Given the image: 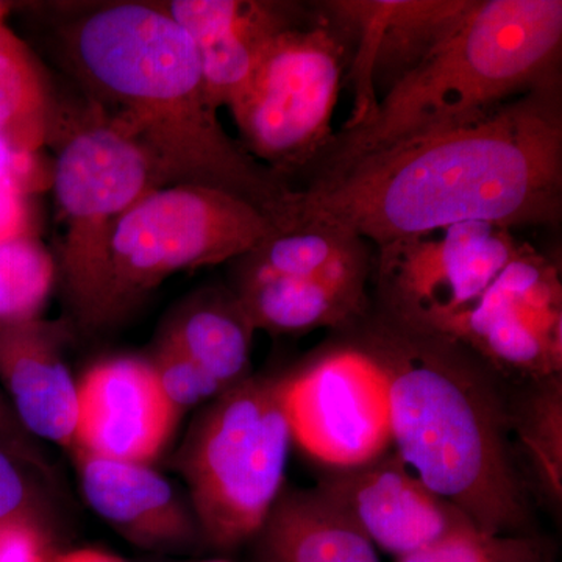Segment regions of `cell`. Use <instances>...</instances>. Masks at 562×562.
Listing matches in <instances>:
<instances>
[{"instance_id":"2","label":"cell","mask_w":562,"mask_h":562,"mask_svg":"<svg viewBox=\"0 0 562 562\" xmlns=\"http://www.w3.org/2000/svg\"><path fill=\"white\" fill-rule=\"evenodd\" d=\"M61 29L63 55L103 116L146 151L165 187L244 199L281 231L294 188L222 127L198 46L158 2L91 3Z\"/></svg>"},{"instance_id":"3","label":"cell","mask_w":562,"mask_h":562,"mask_svg":"<svg viewBox=\"0 0 562 562\" xmlns=\"http://www.w3.org/2000/svg\"><path fill=\"white\" fill-rule=\"evenodd\" d=\"M390 387L392 446L413 472L486 535H517L528 497L509 447V413L468 349L392 319L362 347Z\"/></svg>"},{"instance_id":"26","label":"cell","mask_w":562,"mask_h":562,"mask_svg":"<svg viewBox=\"0 0 562 562\" xmlns=\"http://www.w3.org/2000/svg\"><path fill=\"white\" fill-rule=\"evenodd\" d=\"M149 362L162 392L180 417L224 392L205 369L161 336Z\"/></svg>"},{"instance_id":"6","label":"cell","mask_w":562,"mask_h":562,"mask_svg":"<svg viewBox=\"0 0 562 562\" xmlns=\"http://www.w3.org/2000/svg\"><path fill=\"white\" fill-rule=\"evenodd\" d=\"M79 117L52 111L49 140L57 143L52 187L66 224L60 272L70 313L81 327H106L110 250L122 214L165 188L138 144L87 101Z\"/></svg>"},{"instance_id":"10","label":"cell","mask_w":562,"mask_h":562,"mask_svg":"<svg viewBox=\"0 0 562 562\" xmlns=\"http://www.w3.org/2000/svg\"><path fill=\"white\" fill-rule=\"evenodd\" d=\"M280 391L292 441L314 460L353 468L392 449L386 375L364 349L327 355Z\"/></svg>"},{"instance_id":"16","label":"cell","mask_w":562,"mask_h":562,"mask_svg":"<svg viewBox=\"0 0 562 562\" xmlns=\"http://www.w3.org/2000/svg\"><path fill=\"white\" fill-rule=\"evenodd\" d=\"M61 333L44 319L0 327V382L25 431L70 452L79 383L63 360Z\"/></svg>"},{"instance_id":"4","label":"cell","mask_w":562,"mask_h":562,"mask_svg":"<svg viewBox=\"0 0 562 562\" xmlns=\"http://www.w3.org/2000/svg\"><path fill=\"white\" fill-rule=\"evenodd\" d=\"M561 49L560 0H472L371 121L335 133L312 173L519 98L560 76Z\"/></svg>"},{"instance_id":"12","label":"cell","mask_w":562,"mask_h":562,"mask_svg":"<svg viewBox=\"0 0 562 562\" xmlns=\"http://www.w3.org/2000/svg\"><path fill=\"white\" fill-rule=\"evenodd\" d=\"M316 490L373 547L397 560L476 528L457 506L422 482L394 449L364 464L333 469Z\"/></svg>"},{"instance_id":"17","label":"cell","mask_w":562,"mask_h":562,"mask_svg":"<svg viewBox=\"0 0 562 562\" xmlns=\"http://www.w3.org/2000/svg\"><path fill=\"white\" fill-rule=\"evenodd\" d=\"M371 272L369 247L313 277L243 273L235 292L251 327L295 335L339 327L366 310V281Z\"/></svg>"},{"instance_id":"9","label":"cell","mask_w":562,"mask_h":562,"mask_svg":"<svg viewBox=\"0 0 562 562\" xmlns=\"http://www.w3.org/2000/svg\"><path fill=\"white\" fill-rule=\"evenodd\" d=\"M509 228L461 222L379 249L376 276L390 319L436 335L479 301L522 250Z\"/></svg>"},{"instance_id":"21","label":"cell","mask_w":562,"mask_h":562,"mask_svg":"<svg viewBox=\"0 0 562 562\" xmlns=\"http://www.w3.org/2000/svg\"><path fill=\"white\" fill-rule=\"evenodd\" d=\"M472 0H387L373 83H397L457 24Z\"/></svg>"},{"instance_id":"25","label":"cell","mask_w":562,"mask_h":562,"mask_svg":"<svg viewBox=\"0 0 562 562\" xmlns=\"http://www.w3.org/2000/svg\"><path fill=\"white\" fill-rule=\"evenodd\" d=\"M397 562H553L552 550L541 539L519 535L458 532Z\"/></svg>"},{"instance_id":"20","label":"cell","mask_w":562,"mask_h":562,"mask_svg":"<svg viewBox=\"0 0 562 562\" xmlns=\"http://www.w3.org/2000/svg\"><path fill=\"white\" fill-rule=\"evenodd\" d=\"M54 95L38 58L0 27V140L18 155H40L49 138Z\"/></svg>"},{"instance_id":"8","label":"cell","mask_w":562,"mask_h":562,"mask_svg":"<svg viewBox=\"0 0 562 562\" xmlns=\"http://www.w3.org/2000/svg\"><path fill=\"white\" fill-rule=\"evenodd\" d=\"M276 233L261 210L228 192L198 184L149 192L114 228L106 325L173 273L241 258Z\"/></svg>"},{"instance_id":"5","label":"cell","mask_w":562,"mask_h":562,"mask_svg":"<svg viewBox=\"0 0 562 562\" xmlns=\"http://www.w3.org/2000/svg\"><path fill=\"white\" fill-rule=\"evenodd\" d=\"M291 441L280 380L247 376L202 406L173 461L203 542L232 552L260 532L283 491Z\"/></svg>"},{"instance_id":"14","label":"cell","mask_w":562,"mask_h":562,"mask_svg":"<svg viewBox=\"0 0 562 562\" xmlns=\"http://www.w3.org/2000/svg\"><path fill=\"white\" fill-rule=\"evenodd\" d=\"M70 453L85 501L125 541L161 553L190 552L203 542L191 505L149 464Z\"/></svg>"},{"instance_id":"32","label":"cell","mask_w":562,"mask_h":562,"mask_svg":"<svg viewBox=\"0 0 562 562\" xmlns=\"http://www.w3.org/2000/svg\"><path fill=\"white\" fill-rule=\"evenodd\" d=\"M11 9H13V3L2 2V0H0V27L5 25V20L7 16H9Z\"/></svg>"},{"instance_id":"31","label":"cell","mask_w":562,"mask_h":562,"mask_svg":"<svg viewBox=\"0 0 562 562\" xmlns=\"http://www.w3.org/2000/svg\"><path fill=\"white\" fill-rule=\"evenodd\" d=\"M52 562H125V561L121 560L120 557H114V554L102 552V550L83 549V550H76V552L63 554V557L55 558V560Z\"/></svg>"},{"instance_id":"24","label":"cell","mask_w":562,"mask_h":562,"mask_svg":"<svg viewBox=\"0 0 562 562\" xmlns=\"http://www.w3.org/2000/svg\"><path fill=\"white\" fill-rule=\"evenodd\" d=\"M58 268L38 236L0 244V327L41 319Z\"/></svg>"},{"instance_id":"28","label":"cell","mask_w":562,"mask_h":562,"mask_svg":"<svg viewBox=\"0 0 562 562\" xmlns=\"http://www.w3.org/2000/svg\"><path fill=\"white\" fill-rule=\"evenodd\" d=\"M27 516L38 517L35 494L16 460L0 450V525Z\"/></svg>"},{"instance_id":"15","label":"cell","mask_w":562,"mask_h":562,"mask_svg":"<svg viewBox=\"0 0 562 562\" xmlns=\"http://www.w3.org/2000/svg\"><path fill=\"white\" fill-rule=\"evenodd\" d=\"M160 9L190 35L201 57L206 94L214 109L231 105L277 33L303 18L292 2L172 0Z\"/></svg>"},{"instance_id":"30","label":"cell","mask_w":562,"mask_h":562,"mask_svg":"<svg viewBox=\"0 0 562 562\" xmlns=\"http://www.w3.org/2000/svg\"><path fill=\"white\" fill-rule=\"evenodd\" d=\"M38 155H18L0 140V180L13 179L29 194H35L52 184V179L41 171Z\"/></svg>"},{"instance_id":"18","label":"cell","mask_w":562,"mask_h":562,"mask_svg":"<svg viewBox=\"0 0 562 562\" xmlns=\"http://www.w3.org/2000/svg\"><path fill=\"white\" fill-rule=\"evenodd\" d=\"M260 562H380L375 547L317 490H283L258 532Z\"/></svg>"},{"instance_id":"7","label":"cell","mask_w":562,"mask_h":562,"mask_svg":"<svg viewBox=\"0 0 562 562\" xmlns=\"http://www.w3.org/2000/svg\"><path fill=\"white\" fill-rule=\"evenodd\" d=\"M349 41V32L325 11L321 21L302 18L269 41L228 105L244 149L288 183L294 173L313 169L335 136L331 120Z\"/></svg>"},{"instance_id":"33","label":"cell","mask_w":562,"mask_h":562,"mask_svg":"<svg viewBox=\"0 0 562 562\" xmlns=\"http://www.w3.org/2000/svg\"><path fill=\"white\" fill-rule=\"evenodd\" d=\"M199 562H232V561L221 560V558H216V560H205V561H199Z\"/></svg>"},{"instance_id":"23","label":"cell","mask_w":562,"mask_h":562,"mask_svg":"<svg viewBox=\"0 0 562 562\" xmlns=\"http://www.w3.org/2000/svg\"><path fill=\"white\" fill-rule=\"evenodd\" d=\"M369 247L358 238L306 227L279 232L266 239L257 249L244 255L243 273H266L281 277H313L327 272L344 258Z\"/></svg>"},{"instance_id":"22","label":"cell","mask_w":562,"mask_h":562,"mask_svg":"<svg viewBox=\"0 0 562 562\" xmlns=\"http://www.w3.org/2000/svg\"><path fill=\"white\" fill-rule=\"evenodd\" d=\"M509 431L516 432L519 449L536 487L547 501L562 498V380H539L509 414Z\"/></svg>"},{"instance_id":"27","label":"cell","mask_w":562,"mask_h":562,"mask_svg":"<svg viewBox=\"0 0 562 562\" xmlns=\"http://www.w3.org/2000/svg\"><path fill=\"white\" fill-rule=\"evenodd\" d=\"M50 542L38 517L0 525V562H52Z\"/></svg>"},{"instance_id":"13","label":"cell","mask_w":562,"mask_h":562,"mask_svg":"<svg viewBox=\"0 0 562 562\" xmlns=\"http://www.w3.org/2000/svg\"><path fill=\"white\" fill-rule=\"evenodd\" d=\"M179 419L149 361L111 358L80 380L70 452L150 465Z\"/></svg>"},{"instance_id":"29","label":"cell","mask_w":562,"mask_h":562,"mask_svg":"<svg viewBox=\"0 0 562 562\" xmlns=\"http://www.w3.org/2000/svg\"><path fill=\"white\" fill-rule=\"evenodd\" d=\"M31 195L18 181L0 180V244L36 236Z\"/></svg>"},{"instance_id":"19","label":"cell","mask_w":562,"mask_h":562,"mask_svg":"<svg viewBox=\"0 0 562 562\" xmlns=\"http://www.w3.org/2000/svg\"><path fill=\"white\" fill-rule=\"evenodd\" d=\"M254 333L235 292L202 290L181 302L160 336L179 346L227 391L250 376Z\"/></svg>"},{"instance_id":"1","label":"cell","mask_w":562,"mask_h":562,"mask_svg":"<svg viewBox=\"0 0 562 562\" xmlns=\"http://www.w3.org/2000/svg\"><path fill=\"white\" fill-rule=\"evenodd\" d=\"M560 76L469 120L312 173L283 232L313 227L376 249L461 222L557 224L562 211Z\"/></svg>"},{"instance_id":"11","label":"cell","mask_w":562,"mask_h":562,"mask_svg":"<svg viewBox=\"0 0 562 562\" xmlns=\"http://www.w3.org/2000/svg\"><path fill=\"white\" fill-rule=\"evenodd\" d=\"M501 369L528 379L562 371L560 269L524 244L482 297L436 333Z\"/></svg>"}]
</instances>
